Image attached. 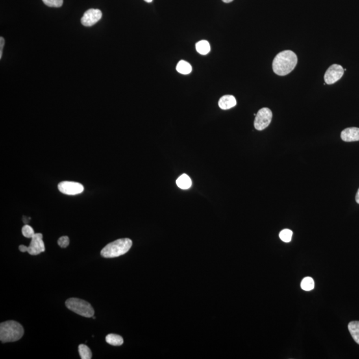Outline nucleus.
Returning a JSON list of instances; mask_svg holds the SVG:
<instances>
[{"mask_svg":"<svg viewBox=\"0 0 359 359\" xmlns=\"http://www.w3.org/2000/svg\"><path fill=\"white\" fill-rule=\"evenodd\" d=\"M341 139L345 142L359 141V128L351 127L345 128L341 132Z\"/></svg>","mask_w":359,"mask_h":359,"instance_id":"obj_10","label":"nucleus"},{"mask_svg":"<svg viewBox=\"0 0 359 359\" xmlns=\"http://www.w3.org/2000/svg\"><path fill=\"white\" fill-rule=\"evenodd\" d=\"M65 306L69 310L77 313L80 316L90 318L94 316L95 311L91 305L88 301L79 298H69L65 301Z\"/></svg>","mask_w":359,"mask_h":359,"instance_id":"obj_4","label":"nucleus"},{"mask_svg":"<svg viewBox=\"0 0 359 359\" xmlns=\"http://www.w3.org/2000/svg\"><path fill=\"white\" fill-rule=\"evenodd\" d=\"M79 353L80 354V358L82 359H91L92 358V352H91V349L86 345H79Z\"/></svg>","mask_w":359,"mask_h":359,"instance_id":"obj_17","label":"nucleus"},{"mask_svg":"<svg viewBox=\"0 0 359 359\" xmlns=\"http://www.w3.org/2000/svg\"><path fill=\"white\" fill-rule=\"evenodd\" d=\"M58 189L61 192L67 195H79L84 190L81 184L75 182L64 181L58 184Z\"/></svg>","mask_w":359,"mask_h":359,"instance_id":"obj_7","label":"nucleus"},{"mask_svg":"<svg viewBox=\"0 0 359 359\" xmlns=\"http://www.w3.org/2000/svg\"><path fill=\"white\" fill-rule=\"evenodd\" d=\"M176 184L182 190H187V189L190 188L191 186V180L188 175L183 174L176 180Z\"/></svg>","mask_w":359,"mask_h":359,"instance_id":"obj_12","label":"nucleus"},{"mask_svg":"<svg viewBox=\"0 0 359 359\" xmlns=\"http://www.w3.org/2000/svg\"><path fill=\"white\" fill-rule=\"evenodd\" d=\"M146 2H147V3H151L153 0H145Z\"/></svg>","mask_w":359,"mask_h":359,"instance_id":"obj_27","label":"nucleus"},{"mask_svg":"<svg viewBox=\"0 0 359 359\" xmlns=\"http://www.w3.org/2000/svg\"><path fill=\"white\" fill-rule=\"evenodd\" d=\"M132 242L128 238L119 239L108 243L101 250V255L105 258H117L127 253L131 248Z\"/></svg>","mask_w":359,"mask_h":359,"instance_id":"obj_3","label":"nucleus"},{"mask_svg":"<svg viewBox=\"0 0 359 359\" xmlns=\"http://www.w3.org/2000/svg\"><path fill=\"white\" fill-rule=\"evenodd\" d=\"M314 280L310 277L305 278L301 284V289L304 291H310L314 289Z\"/></svg>","mask_w":359,"mask_h":359,"instance_id":"obj_18","label":"nucleus"},{"mask_svg":"<svg viewBox=\"0 0 359 359\" xmlns=\"http://www.w3.org/2000/svg\"><path fill=\"white\" fill-rule=\"evenodd\" d=\"M102 12L97 9H90L85 13L81 18L82 25L91 27L101 19Z\"/></svg>","mask_w":359,"mask_h":359,"instance_id":"obj_9","label":"nucleus"},{"mask_svg":"<svg viewBox=\"0 0 359 359\" xmlns=\"http://www.w3.org/2000/svg\"><path fill=\"white\" fill-rule=\"evenodd\" d=\"M355 200L356 203L359 204V188L356 195Z\"/></svg>","mask_w":359,"mask_h":359,"instance_id":"obj_25","label":"nucleus"},{"mask_svg":"<svg viewBox=\"0 0 359 359\" xmlns=\"http://www.w3.org/2000/svg\"><path fill=\"white\" fill-rule=\"evenodd\" d=\"M236 98L233 95H224L219 100L218 105L219 108L223 110H228L234 107L236 105Z\"/></svg>","mask_w":359,"mask_h":359,"instance_id":"obj_11","label":"nucleus"},{"mask_svg":"<svg viewBox=\"0 0 359 359\" xmlns=\"http://www.w3.org/2000/svg\"><path fill=\"white\" fill-rule=\"evenodd\" d=\"M345 73V69L340 65L334 64L328 67L324 75L326 84L332 85L341 79Z\"/></svg>","mask_w":359,"mask_h":359,"instance_id":"obj_6","label":"nucleus"},{"mask_svg":"<svg viewBox=\"0 0 359 359\" xmlns=\"http://www.w3.org/2000/svg\"><path fill=\"white\" fill-rule=\"evenodd\" d=\"M272 112L268 108H262L256 114L254 127L256 130H263L270 125L272 119Z\"/></svg>","mask_w":359,"mask_h":359,"instance_id":"obj_5","label":"nucleus"},{"mask_svg":"<svg viewBox=\"0 0 359 359\" xmlns=\"http://www.w3.org/2000/svg\"><path fill=\"white\" fill-rule=\"evenodd\" d=\"M191 70H192V68H191V65L186 61H180L176 65V71L182 75H188L191 73Z\"/></svg>","mask_w":359,"mask_h":359,"instance_id":"obj_15","label":"nucleus"},{"mask_svg":"<svg viewBox=\"0 0 359 359\" xmlns=\"http://www.w3.org/2000/svg\"><path fill=\"white\" fill-rule=\"evenodd\" d=\"M196 49H197L198 53L201 54V55L206 56L210 53L211 47L208 41L202 40L196 44Z\"/></svg>","mask_w":359,"mask_h":359,"instance_id":"obj_14","label":"nucleus"},{"mask_svg":"<svg viewBox=\"0 0 359 359\" xmlns=\"http://www.w3.org/2000/svg\"><path fill=\"white\" fill-rule=\"evenodd\" d=\"M348 329L352 339L359 345V321H352L348 325Z\"/></svg>","mask_w":359,"mask_h":359,"instance_id":"obj_13","label":"nucleus"},{"mask_svg":"<svg viewBox=\"0 0 359 359\" xmlns=\"http://www.w3.org/2000/svg\"><path fill=\"white\" fill-rule=\"evenodd\" d=\"M4 44H5V40H4V39L1 37V38H0V59H2V52H3Z\"/></svg>","mask_w":359,"mask_h":359,"instance_id":"obj_23","label":"nucleus"},{"mask_svg":"<svg viewBox=\"0 0 359 359\" xmlns=\"http://www.w3.org/2000/svg\"><path fill=\"white\" fill-rule=\"evenodd\" d=\"M58 245L61 247L65 248L68 246L69 244V238L67 236H62L59 238L58 241Z\"/></svg>","mask_w":359,"mask_h":359,"instance_id":"obj_22","label":"nucleus"},{"mask_svg":"<svg viewBox=\"0 0 359 359\" xmlns=\"http://www.w3.org/2000/svg\"><path fill=\"white\" fill-rule=\"evenodd\" d=\"M105 339L106 343L113 346H121L124 342L123 337L116 334L108 335Z\"/></svg>","mask_w":359,"mask_h":359,"instance_id":"obj_16","label":"nucleus"},{"mask_svg":"<svg viewBox=\"0 0 359 359\" xmlns=\"http://www.w3.org/2000/svg\"><path fill=\"white\" fill-rule=\"evenodd\" d=\"M93 319H96V317H95V316H93Z\"/></svg>","mask_w":359,"mask_h":359,"instance_id":"obj_28","label":"nucleus"},{"mask_svg":"<svg viewBox=\"0 0 359 359\" xmlns=\"http://www.w3.org/2000/svg\"><path fill=\"white\" fill-rule=\"evenodd\" d=\"M223 1L224 3H230V2L234 1V0H223Z\"/></svg>","mask_w":359,"mask_h":359,"instance_id":"obj_26","label":"nucleus"},{"mask_svg":"<svg viewBox=\"0 0 359 359\" xmlns=\"http://www.w3.org/2000/svg\"><path fill=\"white\" fill-rule=\"evenodd\" d=\"M19 249L21 252H27V247L24 245H19Z\"/></svg>","mask_w":359,"mask_h":359,"instance_id":"obj_24","label":"nucleus"},{"mask_svg":"<svg viewBox=\"0 0 359 359\" xmlns=\"http://www.w3.org/2000/svg\"><path fill=\"white\" fill-rule=\"evenodd\" d=\"M45 251L44 242L43 241V235L41 233L35 234L32 238L30 246L27 247V252L32 256H36Z\"/></svg>","mask_w":359,"mask_h":359,"instance_id":"obj_8","label":"nucleus"},{"mask_svg":"<svg viewBox=\"0 0 359 359\" xmlns=\"http://www.w3.org/2000/svg\"><path fill=\"white\" fill-rule=\"evenodd\" d=\"M293 232L289 229L283 230L282 232L280 233V238L284 242L288 243L290 242L291 239H292Z\"/></svg>","mask_w":359,"mask_h":359,"instance_id":"obj_19","label":"nucleus"},{"mask_svg":"<svg viewBox=\"0 0 359 359\" xmlns=\"http://www.w3.org/2000/svg\"><path fill=\"white\" fill-rule=\"evenodd\" d=\"M45 5L51 8L62 7L64 0H42Z\"/></svg>","mask_w":359,"mask_h":359,"instance_id":"obj_20","label":"nucleus"},{"mask_svg":"<svg viewBox=\"0 0 359 359\" xmlns=\"http://www.w3.org/2000/svg\"><path fill=\"white\" fill-rule=\"evenodd\" d=\"M22 234L24 237L27 238H32L35 235L34 229L31 226L27 225L24 226L22 228Z\"/></svg>","mask_w":359,"mask_h":359,"instance_id":"obj_21","label":"nucleus"},{"mask_svg":"<svg viewBox=\"0 0 359 359\" xmlns=\"http://www.w3.org/2000/svg\"><path fill=\"white\" fill-rule=\"evenodd\" d=\"M23 334L22 325L16 321H8L0 324V340L3 343L19 341Z\"/></svg>","mask_w":359,"mask_h":359,"instance_id":"obj_2","label":"nucleus"},{"mask_svg":"<svg viewBox=\"0 0 359 359\" xmlns=\"http://www.w3.org/2000/svg\"><path fill=\"white\" fill-rule=\"evenodd\" d=\"M297 56L291 50L280 52L273 61V70L276 75H288L295 69L297 64Z\"/></svg>","mask_w":359,"mask_h":359,"instance_id":"obj_1","label":"nucleus"}]
</instances>
